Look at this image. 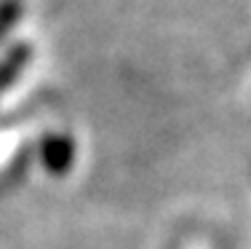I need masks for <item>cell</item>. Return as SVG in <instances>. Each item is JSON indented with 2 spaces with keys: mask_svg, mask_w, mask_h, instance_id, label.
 Masks as SVG:
<instances>
[{
  "mask_svg": "<svg viewBox=\"0 0 251 249\" xmlns=\"http://www.w3.org/2000/svg\"><path fill=\"white\" fill-rule=\"evenodd\" d=\"M27 56H29V51L25 49V46H22V49H16L14 54H11L3 64H0V88H3L11 78H16V73H19V67L25 64Z\"/></svg>",
  "mask_w": 251,
  "mask_h": 249,
  "instance_id": "6da1fadb",
  "label": "cell"
},
{
  "mask_svg": "<svg viewBox=\"0 0 251 249\" xmlns=\"http://www.w3.org/2000/svg\"><path fill=\"white\" fill-rule=\"evenodd\" d=\"M19 11H22V8H19V3H16V0H5V3L0 5V38H3V32L16 22Z\"/></svg>",
  "mask_w": 251,
  "mask_h": 249,
  "instance_id": "7a4b0ae2",
  "label": "cell"
}]
</instances>
